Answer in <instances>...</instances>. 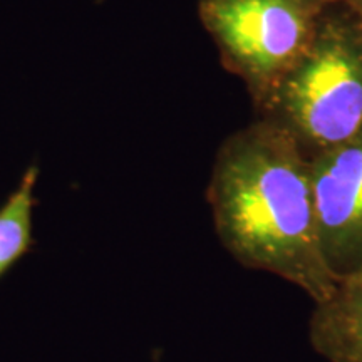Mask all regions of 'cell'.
Returning a JSON list of instances; mask_svg holds the SVG:
<instances>
[{
  "mask_svg": "<svg viewBox=\"0 0 362 362\" xmlns=\"http://www.w3.org/2000/svg\"><path fill=\"white\" fill-rule=\"evenodd\" d=\"M206 202L232 259L296 285L319 304L337 275L322 252L310 161L297 143L257 117L216 149Z\"/></svg>",
  "mask_w": 362,
  "mask_h": 362,
  "instance_id": "1",
  "label": "cell"
},
{
  "mask_svg": "<svg viewBox=\"0 0 362 362\" xmlns=\"http://www.w3.org/2000/svg\"><path fill=\"white\" fill-rule=\"evenodd\" d=\"M255 112L291 136L309 160L362 128V27L339 0Z\"/></svg>",
  "mask_w": 362,
  "mask_h": 362,
  "instance_id": "2",
  "label": "cell"
},
{
  "mask_svg": "<svg viewBox=\"0 0 362 362\" xmlns=\"http://www.w3.org/2000/svg\"><path fill=\"white\" fill-rule=\"evenodd\" d=\"M337 0H198V19L223 69L245 84L253 107L264 101L314 39Z\"/></svg>",
  "mask_w": 362,
  "mask_h": 362,
  "instance_id": "3",
  "label": "cell"
},
{
  "mask_svg": "<svg viewBox=\"0 0 362 362\" xmlns=\"http://www.w3.org/2000/svg\"><path fill=\"white\" fill-rule=\"evenodd\" d=\"M309 161L320 245L339 279L362 267V128Z\"/></svg>",
  "mask_w": 362,
  "mask_h": 362,
  "instance_id": "4",
  "label": "cell"
},
{
  "mask_svg": "<svg viewBox=\"0 0 362 362\" xmlns=\"http://www.w3.org/2000/svg\"><path fill=\"white\" fill-rule=\"evenodd\" d=\"M309 344L327 362H362V267L337 279L309 317Z\"/></svg>",
  "mask_w": 362,
  "mask_h": 362,
  "instance_id": "5",
  "label": "cell"
},
{
  "mask_svg": "<svg viewBox=\"0 0 362 362\" xmlns=\"http://www.w3.org/2000/svg\"><path fill=\"white\" fill-rule=\"evenodd\" d=\"M37 163H30L17 187L0 205V280L35 247L34 211L37 206Z\"/></svg>",
  "mask_w": 362,
  "mask_h": 362,
  "instance_id": "6",
  "label": "cell"
},
{
  "mask_svg": "<svg viewBox=\"0 0 362 362\" xmlns=\"http://www.w3.org/2000/svg\"><path fill=\"white\" fill-rule=\"evenodd\" d=\"M339 2L356 17V21L362 27V0H339Z\"/></svg>",
  "mask_w": 362,
  "mask_h": 362,
  "instance_id": "7",
  "label": "cell"
}]
</instances>
